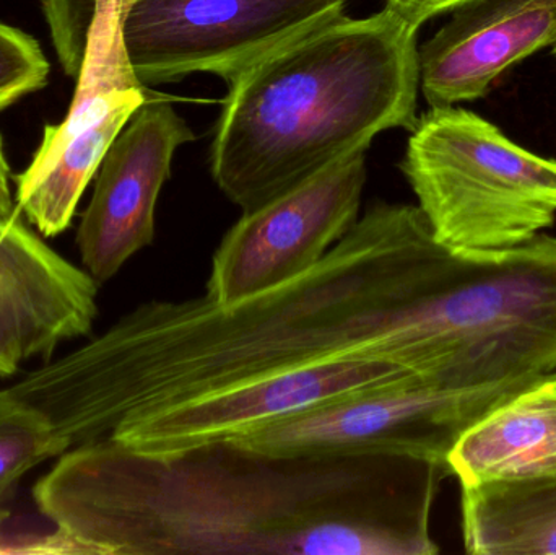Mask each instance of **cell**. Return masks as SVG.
<instances>
[{
    "label": "cell",
    "instance_id": "1",
    "mask_svg": "<svg viewBox=\"0 0 556 555\" xmlns=\"http://www.w3.org/2000/svg\"><path fill=\"white\" fill-rule=\"evenodd\" d=\"M447 248L418 205L372 204L307 273L238 305L152 300L29 375L72 445L201 394L333 362H388L454 390L434 306Z\"/></svg>",
    "mask_w": 556,
    "mask_h": 555
},
{
    "label": "cell",
    "instance_id": "2",
    "mask_svg": "<svg viewBox=\"0 0 556 555\" xmlns=\"http://www.w3.org/2000/svg\"><path fill=\"white\" fill-rule=\"evenodd\" d=\"M447 465L389 455H269L220 440L149 455L72 446L33 499L65 555H431Z\"/></svg>",
    "mask_w": 556,
    "mask_h": 555
},
{
    "label": "cell",
    "instance_id": "3",
    "mask_svg": "<svg viewBox=\"0 0 556 555\" xmlns=\"http://www.w3.org/2000/svg\"><path fill=\"white\" fill-rule=\"evenodd\" d=\"M418 31L386 5L342 13L228 85L211 147L215 185L243 212L418 123Z\"/></svg>",
    "mask_w": 556,
    "mask_h": 555
},
{
    "label": "cell",
    "instance_id": "4",
    "mask_svg": "<svg viewBox=\"0 0 556 555\" xmlns=\"http://www.w3.org/2000/svg\"><path fill=\"white\" fill-rule=\"evenodd\" d=\"M410 133L399 168L444 247L509 250L554 225L556 160L459 106L430 108Z\"/></svg>",
    "mask_w": 556,
    "mask_h": 555
},
{
    "label": "cell",
    "instance_id": "5",
    "mask_svg": "<svg viewBox=\"0 0 556 555\" xmlns=\"http://www.w3.org/2000/svg\"><path fill=\"white\" fill-rule=\"evenodd\" d=\"M522 390L407 381L280 417L235 442L269 455H389L447 465L463 433Z\"/></svg>",
    "mask_w": 556,
    "mask_h": 555
},
{
    "label": "cell",
    "instance_id": "6",
    "mask_svg": "<svg viewBox=\"0 0 556 555\" xmlns=\"http://www.w3.org/2000/svg\"><path fill=\"white\" fill-rule=\"evenodd\" d=\"M123 9L124 0H94L71 110L46 126L38 152L16 176V205L42 237L71 227L111 143L152 94L127 59Z\"/></svg>",
    "mask_w": 556,
    "mask_h": 555
},
{
    "label": "cell",
    "instance_id": "7",
    "mask_svg": "<svg viewBox=\"0 0 556 555\" xmlns=\"http://www.w3.org/2000/svg\"><path fill=\"white\" fill-rule=\"evenodd\" d=\"M345 13V0H124V48L146 87L192 74L230 85L309 29Z\"/></svg>",
    "mask_w": 556,
    "mask_h": 555
},
{
    "label": "cell",
    "instance_id": "8",
    "mask_svg": "<svg viewBox=\"0 0 556 555\" xmlns=\"http://www.w3.org/2000/svg\"><path fill=\"white\" fill-rule=\"evenodd\" d=\"M366 179V152H358L243 212L212 257L205 295L238 305L313 269L358 220Z\"/></svg>",
    "mask_w": 556,
    "mask_h": 555
},
{
    "label": "cell",
    "instance_id": "9",
    "mask_svg": "<svg viewBox=\"0 0 556 555\" xmlns=\"http://www.w3.org/2000/svg\"><path fill=\"white\" fill-rule=\"evenodd\" d=\"M421 381L388 362H333L201 394L119 424L106 439L149 455L235 440L280 417L349 394Z\"/></svg>",
    "mask_w": 556,
    "mask_h": 555
},
{
    "label": "cell",
    "instance_id": "10",
    "mask_svg": "<svg viewBox=\"0 0 556 555\" xmlns=\"http://www.w3.org/2000/svg\"><path fill=\"white\" fill-rule=\"evenodd\" d=\"M194 140L175 106L152 93L111 143L75 238L81 264L98 283L113 279L153 243L156 202L172 176L173 159Z\"/></svg>",
    "mask_w": 556,
    "mask_h": 555
},
{
    "label": "cell",
    "instance_id": "11",
    "mask_svg": "<svg viewBox=\"0 0 556 555\" xmlns=\"http://www.w3.org/2000/svg\"><path fill=\"white\" fill-rule=\"evenodd\" d=\"M98 282L45 243L22 218H0V377L59 344L87 336L98 316Z\"/></svg>",
    "mask_w": 556,
    "mask_h": 555
},
{
    "label": "cell",
    "instance_id": "12",
    "mask_svg": "<svg viewBox=\"0 0 556 555\" xmlns=\"http://www.w3.org/2000/svg\"><path fill=\"white\" fill-rule=\"evenodd\" d=\"M451 13L418 48L430 108L485 97L500 75L556 41V0H476Z\"/></svg>",
    "mask_w": 556,
    "mask_h": 555
},
{
    "label": "cell",
    "instance_id": "13",
    "mask_svg": "<svg viewBox=\"0 0 556 555\" xmlns=\"http://www.w3.org/2000/svg\"><path fill=\"white\" fill-rule=\"evenodd\" d=\"M460 485L556 476V390L526 388L463 433L447 455Z\"/></svg>",
    "mask_w": 556,
    "mask_h": 555
},
{
    "label": "cell",
    "instance_id": "14",
    "mask_svg": "<svg viewBox=\"0 0 556 555\" xmlns=\"http://www.w3.org/2000/svg\"><path fill=\"white\" fill-rule=\"evenodd\" d=\"M463 488V540L473 555H556V476Z\"/></svg>",
    "mask_w": 556,
    "mask_h": 555
},
{
    "label": "cell",
    "instance_id": "15",
    "mask_svg": "<svg viewBox=\"0 0 556 555\" xmlns=\"http://www.w3.org/2000/svg\"><path fill=\"white\" fill-rule=\"evenodd\" d=\"M71 450L49 420L10 391L0 390V502L29 469ZM2 512V508H0Z\"/></svg>",
    "mask_w": 556,
    "mask_h": 555
},
{
    "label": "cell",
    "instance_id": "16",
    "mask_svg": "<svg viewBox=\"0 0 556 555\" xmlns=\"http://www.w3.org/2000/svg\"><path fill=\"white\" fill-rule=\"evenodd\" d=\"M49 62L38 42L0 23V111L45 87Z\"/></svg>",
    "mask_w": 556,
    "mask_h": 555
},
{
    "label": "cell",
    "instance_id": "17",
    "mask_svg": "<svg viewBox=\"0 0 556 555\" xmlns=\"http://www.w3.org/2000/svg\"><path fill=\"white\" fill-rule=\"evenodd\" d=\"M472 2L476 0H386V5L391 7L412 25L421 28L428 20L454 12Z\"/></svg>",
    "mask_w": 556,
    "mask_h": 555
},
{
    "label": "cell",
    "instance_id": "18",
    "mask_svg": "<svg viewBox=\"0 0 556 555\" xmlns=\"http://www.w3.org/2000/svg\"><path fill=\"white\" fill-rule=\"evenodd\" d=\"M16 211L20 209L10 189V168L3 153L2 139H0V218L10 217Z\"/></svg>",
    "mask_w": 556,
    "mask_h": 555
},
{
    "label": "cell",
    "instance_id": "19",
    "mask_svg": "<svg viewBox=\"0 0 556 555\" xmlns=\"http://www.w3.org/2000/svg\"><path fill=\"white\" fill-rule=\"evenodd\" d=\"M5 514L0 512V554H12L13 553V544L12 541H7L5 537L2 533V524L5 520Z\"/></svg>",
    "mask_w": 556,
    "mask_h": 555
},
{
    "label": "cell",
    "instance_id": "20",
    "mask_svg": "<svg viewBox=\"0 0 556 555\" xmlns=\"http://www.w3.org/2000/svg\"><path fill=\"white\" fill-rule=\"evenodd\" d=\"M551 383L554 384V388L556 390V374L554 375V377L551 378Z\"/></svg>",
    "mask_w": 556,
    "mask_h": 555
},
{
    "label": "cell",
    "instance_id": "21",
    "mask_svg": "<svg viewBox=\"0 0 556 555\" xmlns=\"http://www.w3.org/2000/svg\"><path fill=\"white\" fill-rule=\"evenodd\" d=\"M551 49H552V54H554V55H555V59H556V41H555V45H554V46H552V48H551Z\"/></svg>",
    "mask_w": 556,
    "mask_h": 555
}]
</instances>
